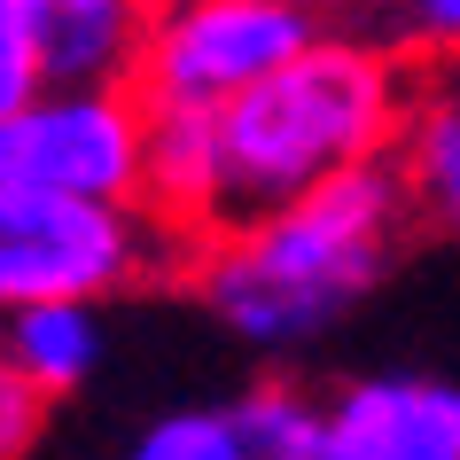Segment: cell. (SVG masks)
Instances as JSON below:
<instances>
[{
  "label": "cell",
  "mask_w": 460,
  "mask_h": 460,
  "mask_svg": "<svg viewBox=\"0 0 460 460\" xmlns=\"http://www.w3.org/2000/svg\"><path fill=\"white\" fill-rule=\"evenodd\" d=\"M55 86H133L164 0H24Z\"/></svg>",
  "instance_id": "obj_8"
},
{
  "label": "cell",
  "mask_w": 460,
  "mask_h": 460,
  "mask_svg": "<svg viewBox=\"0 0 460 460\" xmlns=\"http://www.w3.org/2000/svg\"><path fill=\"white\" fill-rule=\"evenodd\" d=\"M336 460H460V390L421 375H367L328 398Z\"/></svg>",
  "instance_id": "obj_7"
},
{
  "label": "cell",
  "mask_w": 460,
  "mask_h": 460,
  "mask_svg": "<svg viewBox=\"0 0 460 460\" xmlns=\"http://www.w3.org/2000/svg\"><path fill=\"white\" fill-rule=\"evenodd\" d=\"M8 359L24 367L40 390L55 398H71L86 375L102 367V313L86 296H63V305H24V313H8Z\"/></svg>",
  "instance_id": "obj_10"
},
{
  "label": "cell",
  "mask_w": 460,
  "mask_h": 460,
  "mask_svg": "<svg viewBox=\"0 0 460 460\" xmlns=\"http://www.w3.org/2000/svg\"><path fill=\"white\" fill-rule=\"evenodd\" d=\"M406 218H413L406 180L383 156V164H359L343 180H320L296 203L218 226L211 243L188 250V281L243 343L296 351V343L328 336L383 281Z\"/></svg>",
  "instance_id": "obj_1"
},
{
  "label": "cell",
  "mask_w": 460,
  "mask_h": 460,
  "mask_svg": "<svg viewBox=\"0 0 460 460\" xmlns=\"http://www.w3.org/2000/svg\"><path fill=\"white\" fill-rule=\"evenodd\" d=\"M172 258L188 266V250L141 203H86V195L0 180V320L63 296L102 305L110 289H133Z\"/></svg>",
  "instance_id": "obj_3"
},
{
  "label": "cell",
  "mask_w": 460,
  "mask_h": 460,
  "mask_svg": "<svg viewBox=\"0 0 460 460\" xmlns=\"http://www.w3.org/2000/svg\"><path fill=\"white\" fill-rule=\"evenodd\" d=\"M390 164L406 180L413 218L437 234H460V63H437L413 78L406 133L390 148Z\"/></svg>",
  "instance_id": "obj_9"
},
{
  "label": "cell",
  "mask_w": 460,
  "mask_h": 460,
  "mask_svg": "<svg viewBox=\"0 0 460 460\" xmlns=\"http://www.w3.org/2000/svg\"><path fill=\"white\" fill-rule=\"evenodd\" d=\"M320 31H328L320 0H164L133 86L148 102L226 110L258 78H273L289 55H305Z\"/></svg>",
  "instance_id": "obj_4"
},
{
  "label": "cell",
  "mask_w": 460,
  "mask_h": 460,
  "mask_svg": "<svg viewBox=\"0 0 460 460\" xmlns=\"http://www.w3.org/2000/svg\"><path fill=\"white\" fill-rule=\"evenodd\" d=\"M141 211L156 218V226H164L180 250L211 243L218 226H234V195H226V133H218V110L148 102Z\"/></svg>",
  "instance_id": "obj_6"
},
{
  "label": "cell",
  "mask_w": 460,
  "mask_h": 460,
  "mask_svg": "<svg viewBox=\"0 0 460 460\" xmlns=\"http://www.w3.org/2000/svg\"><path fill=\"white\" fill-rule=\"evenodd\" d=\"M234 421H243L258 460H336V421H328V406H320L313 390H296V383L243 390Z\"/></svg>",
  "instance_id": "obj_11"
},
{
  "label": "cell",
  "mask_w": 460,
  "mask_h": 460,
  "mask_svg": "<svg viewBox=\"0 0 460 460\" xmlns=\"http://www.w3.org/2000/svg\"><path fill=\"white\" fill-rule=\"evenodd\" d=\"M40 86H48V63H40V40H31L24 0H0V118L24 110Z\"/></svg>",
  "instance_id": "obj_14"
},
{
  "label": "cell",
  "mask_w": 460,
  "mask_h": 460,
  "mask_svg": "<svg viewBox=\"0 0 460 460\" xmlns=\"http://www.w3.org/2000/svg\"><path fill=\"white\" fill-rule=\"evenodd\" d=\"M125 460H258V453H250L234 406H180L164 421H148L125 445Z\"/></svg>",
  "instance_id": "obj_12"
},
{
  "label": "cell",
  "mask_w": 460,
  "mask_h": 460,
  "mask_svg": "<svg viewBox=\"0 0 460 460\" xmlns=\"http://www.w3.org/2000/svg\"><path fill=\"white\" fill-rule=\"evenodd\" d=\"M148 94L141 86H40L0 118V180L86 203H141Z\"/></svg>",
  "instance_id": "obj_5"
},
{
  "label": "cell",
  "mask_w": 460,
  "mask_h": 460,
  "mask_svg": "<svg viewBox=\"0 0 460 460\" xmlns=\"http://www.w3.org/2000/svg\"><path fill=\"white\" fill-rule=\"evenodd\" d=\"M398 31L437 63H460V0H398Z\"/></svg>",
  "instance_id": "obj_15"
},
{
  "label": "cell",
  "mask_w": 460,
  "mask_h": 460,
  "mask_svg": "<svg viewBox=\"0 0 460 460\" xmlns=\"http://www.w3.org/2000/svg\"><path fill=\"white\" fill-rule=\"evenodd\" d=\"M406 102L413 78L383 40L320 31L305 55H289L273 78H258L250 94L218 110L234 218H258L273 203L313 195L320 180L383 164L406 133Z\"/></svg>",
  "instance_id": "obj_2"
},
{
  "label": "cell",
  "mask_w": 460,
  "mask_h": 460,
  "mask_svg": "<svg viewBox=\"0 0 460 460\" xmlns=\"http://www.w3.org/2000/svg\"><path fill=\"white\" fill-rule=\"evenodd\" d=\"M48 406H55V390H40L24 367L8 359V343H0V460H31L40 453Z\"/></svg>",
  "instance_id": "obj_13"
}]
</instances>
